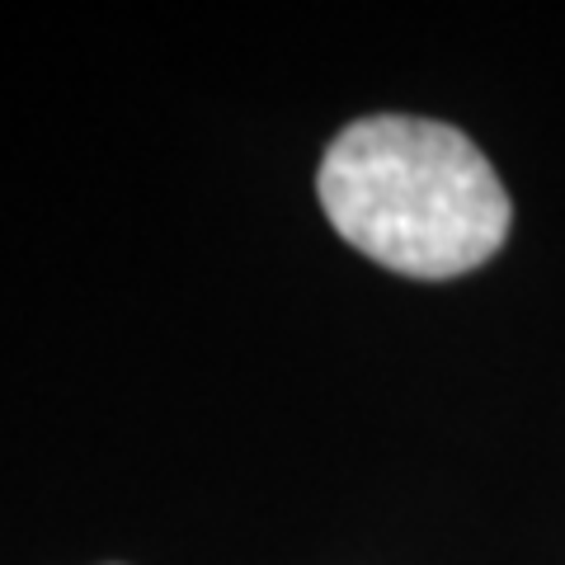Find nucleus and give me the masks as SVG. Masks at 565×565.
<instances>
[{
    "label": "nucleus",
    "instance_id": "1",
    "mask_svg": "<svg viewBox=\"0 0 565 565\" xmlns=\"http://www.w3.org/2000/svg\"><path fill=\"white\" fill-rule=\"evenodd\" d=\"M330 226L405 278H457L500 250L514 203L467 132L377 114L330 141L316 170Z\"/></svg>",
    "mask_w": 565,
    "mask_h": 565
}]
</instances>
